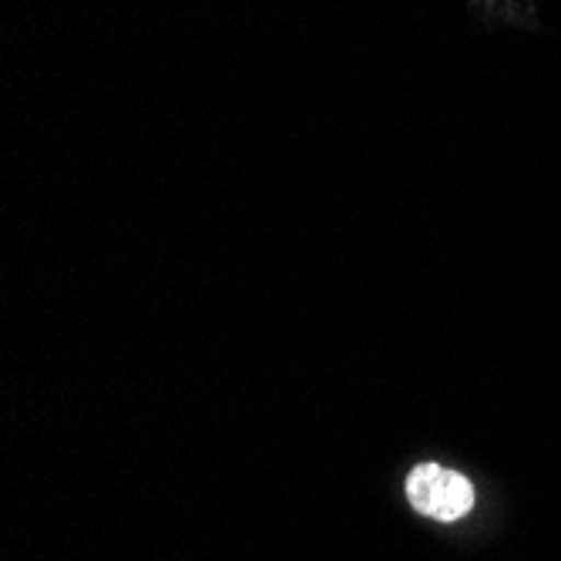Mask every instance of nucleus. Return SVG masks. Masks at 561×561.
Wrapping results in <instances>:
<instances>
[{
  "mask_svg": "<svg viewBox=\"0 0 561 561\" xmlns=\"http://www.w3.org/2000/svg\"><path fill=\"white\" fill-rule=\"evenodd\" d=\"M407 497L421 515L434 522H457L474 507V488L465 474L437 468V465H421L407 478Z\"/></svg>",
  "mask_w": 561,
  "mask_h": 561,
  "instance_id": "f257e3e1",
  "label": "nucleus"
}]
</instances>
